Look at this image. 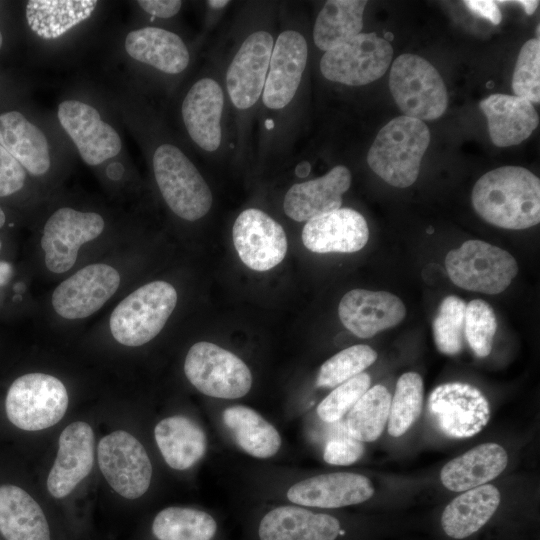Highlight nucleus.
<instances>
[{
    "label": "nucleus",
    "instance_id": "nucleus-1",
    "mask_svg": "<svg viewBox=\"0 0 540 540\" xmlns=\"http://www.w3.org/2000/svg\"><path fill=\"white\" fill-rule=\"evenodd\" d=\"M472 205L486 222L521 230L540 222V180L520 166H502L475 183Z\"/></svg>",
    "mask_w": 540,
    "mask_h": 540
},
{
    "label": "nucleus",
    "instance_id": "nucleus-2",
    "mask_svg": "<svg viewBox=\"0 0 540 540\" xmlns=\"http://www.w3.org/2000/svg\"><path fill=\"white\" fill-rule=\"evenodd\" d=\"M429 143L430 131L423 121L398 116L378 132L367 153V163L386 183L406 188L416 181Z\"/></svg>",
    "mask_w": 540,
    "mask_h": 540
},
{
    "label": "nucleus",
    "instance_id": "nucleus-3",
    "mask_svg": "<svg viewBox=\"0 0 540 540\" xmlns=\"http://www.w3.org/2000/svg\"><path fill=\"white\" fill-rule=\"evenodd\" d=\"M274 42L271 28L259 24L247 29L231 54L224 89L238 124L246 123L260 102Z\"/></svg>",
    "mask_w": 540,
    "mask_h": 540
},
{
    "label": "nucleus",
    "instance_id": "nucleus-4",
    "mask_svg": "<svg viewBox=\"0 0 540 540\" xmlns=\"http://www.w3.org/2000/svg\"><path fill=\"white\" fill-rule=\"evenodd\" d=\"M152 169L158 189L170 210L187 221L204 217L213 195L198 168L177 145L162 142L152 153Z\"/></svg>",
    "mask_w": 540,
    "mask_h": 540
},
{
    "label": "nucleus",
    "instance_id": "nucleus-5",
    "mask_svg": "<svg viewBox=\"0 0 540 540\" xmlns=\"http://www.w3.org/2000/svg\"><path fill=\"white\" fill-rule=\"evenodd\" d=\"M177 304V292L165 281L147 283L113 310L109 325L114 339L125 346H141L156 337Z\"/></svg>",
    "mask_w": 540,
    "mask_h": 540
},
{
    "label": "nucleus",
    "instance_id": "nucleus-6",
    "mask_svg": "<svg viewBox=\"0 0 540 540\" xmlns=\"http://www.w3.org/2000/svg\"><path fill=\"white\" fill-rule=\"evenodd\" d=\"M390 92L405 116L421 121L435 120L448 106L444 81L426 59L405 53L392 63Z\"/></svg>",
    "mask_w": 540,
    "mask_h": 540
},
{
    "label": "nucleus",
    "instance_id": "nucleus-7",
    "mask_svg": "<svg viewBox=\"0 0 540 540\" xmlns=\"http://www.w3.org/2000/svg\"><path fill=\"white\" fill-rule=\"evenodd\" d=\"M445 266L456 286L485 294L503 292L518 272L509 252L481 240H468L449 251Z\"/></svg>",
    "mask_w": 540,
    "mask_h": 540
},
{
    "label": "nucleus",
    "instance_id": "nucleus-8",
    "mask_svg": "<svg viewBox=\"0 0 540 540\" xmlns=\"http://www.w3.org/2000/svg\"><path fill=\"white\" fill-rule=\"evenodd\" d=\"M67 407L68 393L64 384L44 373H29L17 378L5 400L10 422L26 431H39L55 425Z\"/></svg>",
    "mask_w": 540,
    "mask_h": 540
},
{
    "label": "nucleus",
    "instance_id": "nucleus-9",
    "mask_svg": "<svg viewBox=\"0 0 540 540\" xmlns=\"http://www.w3.org/2000/svg\"><path fill=\"white\" fill-rule=\"evenodd\" d=\"M184 372L198 391L210 397L241 398L252 386L251 371L243 360L211 342L201 341L191 346Z\"/></svg>",
    "mask_w": 540,
    "mask_h": 540
},
{
    "label": "nucleus",
    "instance_id": "nucleus-10",
    "mask_svg": "<svg viewBox=\"0 0 540 540\" xmlns=\"http://www.w3.org/2000/svg\"><path fill=\"white\" fill-rule=\"evenodd\" d=\"M308 43L299 30L277 34L260 103L266 116H280L294 104L308 61Z\"/></svg>",
    "mask_w": 540,
    "mask_h": 540
},
{
    "label": "nucleus",
    "instance_id": "nucleus-11",
    "mask_svg": "<svg viewBox=\"0 0 540 540\" xmlns=\"http://www.w3.org/2000/svg\"><path fill=\"white\" fill-rule=\"evenodd\" d=\"M393 56L389 41L375 33H360L324 52L321 74L346 86H363L384 75Z\"/></svg>",
    "mask_w": 540,
    "mask_h": 540
},
{
    "label": "nucleus",
    "instance_id": "nucleus-12",
    "mask_svg": "<svg viewBox=\"0 0 540 540\" xmlns=\"http://www.w3.org/2000/svg\"><path fill=\"white\" fill-rule=\"evenodd\" d=\"M427 408L433 423L444 435L469 438L479 433L490 419V405L473 385L450 382L437 386L429 395Z\"/></svg>",
    "mask_w": 540,
    "mask_h": 540
},
{
    "label": "nucleus",
    "instance_id": "nucleus-13",
    "mask_svg": "<svg viewBox=\"0 0 540 540\" xmlns=\"http://www.w3.org/2000/svg\"><path fill=\"white\" fill-rule=\"evenodd\" d=\"M97 456L103 476L119 495L136 499L148 490L151 461L143 445L130 433L118 430L104 436Z\"/></svg>",
    "mask_w": 540,
    "mask_h": 540
},
{
    "label": "nucleus",
    "instance_id": "nucleus-14",
    "mask_svg": "<svg viewBox=\"0 0 540 540\" xmlns=\"http://www.w3.org/2000/svg\"><path fill=\"white\" fill-rule=\"evenodd\" d=\"M225 101L223 84L210 75L195 80L183 97V126L191 141L205 153L215 154L223 144Z\"/></svg>",
    "mask_w": 540,
    "mask_h": 540
},
{
    "label": "nucleus",
    "instance_id": "nucleus-15",
    "mask_svg": "<svg viewBox=\"0 0 540 540\" xmlns=\"http://www.w3.org/2000/svg\"><path fill=\"white\" fill-rule=\"evenodd\" d=\"M104 219L95 212L70 207L56 210L47 220L41 238L46 267L53 273H64L76 262L81 245L103 232Z\"/></svg>",
    "mask_w": 540,
    "mask_h": 540
},
{
    "label": "nucleus",
    "instance_id": "nucleus-16",
    "mask_svg": "<svg viewBox=\"0 0 540 540\" xmlns=\"http://www.w3.org/2000/svg\"><path fill=\"white\" fill-rule=\"evenodd\" d=\"M57 117L86 164L100 165L122 150L119 133L92 105L80 100H64L58 105Z\"/></svg>",
    "mask_w": 540,
    "mask_h": 540
},
{
    "label": "nucleus",
    "instance_id": "nucleus-17",
    "mask_svg": "<svg viewBox=\"0 0 540 540\" xmlns=\"http://www.w3.org/2000/svg\"><path fill=\"white\" fill-rule=\"evenodd\" d=\"M232 238L241 261L255 271H267L286 256L288 242L283 227L264 211L248 208L236 218Z\"/></svg>",
    "mask_w": 540,
    "mask_h": 540
},
{
    "label": "nucleus",
    "instance_id": "nucleus-18",
    "mask_svg": "<svg viewBox=\"0 0 540 540\" xmlns=\"http://www.w3.org/2000/svg\"><path fill=\"white\" fill-rule=\"evenodd\" d=\"M119 285L120 275L115 268L103 263L90 264L56 287L52 305L65 319L86 318L98 311Z\"/></svg>",
    "mask_w": 540,
    "mask_h": 540
},
{
    "label": "nucleus",
    "instance_id": "nucleus-19",
    "mask_svg": "<svg viewBox=\"0 0 540 540\" xmlns=\"http://www.w3.org/2000/svg\"><path fill=\"white\" fill-rule=\"evenodd\" d=\"M338 314L350 332L359 338H370L398 325L406 315V308L390 292L353 289L342 297Z\"/></svg>",
    "mask_w": 540,
    "mask_h": 540
},
{
    "label": "nucleus",
    "instance_id": "nucleus-20",
    "mask_svg": "<svg viewBox=\"0 0 540 540\" xmlns=\"http://www.w3.org/2000/svg\"><path fill=\"white\" fill-rule=\"evenodd\" d=\"M94 464V433L82 421L69 424L62 431L58 451L47 478V489L55 498L69 495L90 473Z\"/></svg>",
    "mask_w": 540,
    "mask_h": 540
},
{
    "label": "nucleus",
    "instance_id": "nucleus-21",
    "mask_svg": "<svg viewBox=\"0 0 540 540\" xmlns=\"http://www.w3.org/2000/svg\"><path fill=\"white\" fill-rule=\"evenodd\" d=\"M369 229L363 215L339 208L309 221L302 230L304 246L315 253H353L368 242Z\"/></svg>",
    "mask_w": 540,
    "mask_h": 540
},
{
    "label": "nucleus",
    "instance_id": "nucleus-22",
    "mask_svg": "<svg viewBox=\"0 0 540 540\" xmlns=\"http://www.w3.org/2000/svg\"><path fill=\"white\" fill-rule=\"evenodd\" d=\"M374 493L371 481L357 473L335 472L301 480L287 491L294 504L318 508H340L368 500Z\"/></svg>",
    "mask_w": 540,
    "mask_h": 540
},
{
    "label": "nucleus",
    "instance_id": "nucleus-23",
    "mask_svg": "<svg viewBox=\"0 0 540 540\" xmlns=\"http://www.w3.org/2000/svg\"><path fill=\"white\" fill-rule=\"evenodd\" d=\"M351 172L337 165L325 175L292 185L285 194L283 209L294 221H309L341 208L342 196L350 188Z\"/></svg>",
    "mask_w": 540,
    "mask_h": 540
},
{
    "label": "nucleus",
    "instance_id": "nucleus-24",
    "mask_svg": "<svg viewBox=\"0 0 540 540\" xmlns=\"http://www.w3.org/2000/svg\"><path fill=\"white\" fill-rule=\"evenodd\" d=\"M127 55L166 75H179L190 64V51L183 39L164 28L147 26L130 31L124 41Z\"/></svg>",
    "mask_w": 540,
    "mask_h": 540
},
{
    "label": "nucleus",
    "instance_id": "nucleus-25",
    "mask_svg": "<svg viewBox=\"0 0 540 540\" xmlns=\"http://www.w3.org/2000/svg\"><path fill=\"white\" fill-rule=\"evenodd\" d=\"M337 518L303 507L284 505L267 512L260 521V540H336Z\"/></svg>",
    "mask_w": 540,
    "mask_h": 540
},
{
    "label": "nucleus",
    "instance_id": "nucleus-26",
    "mask_svg": "<svg viewBox=\"0 0 540 540\" xmlns=\"http://www.w3.org/2000/svg\"><path fill=\"white\" fill-rule=\"evenodd\" d=\"M479 107L486 116L489 136L498 147L520 144L539 123L533 104L515 95L491 94L480 102Z\"/></svg>",
    "mask_w": 540,
    "mask_h": 540
},
{
    "label": "nucleus",
    "instance_id": "nucleus-27",
    "mask_svg": "<svg viewBox=\"0 0 540 540\" xmlns=\"http://www.w3.org/2000/svg\"><path fill=\"white\" fill-rule=\"evenodd\" d=\"M0 145L33 176L46 174L51 166L48 139L44 132L22 113L0 114Z\"/></svg>",
    "mask_w": 540,
    "mask_h": 540
},
{
    "label": "nucleus",
    "instance_id": "nucleus-28",
    "mask_svg": "<svg viewBox=\"0 0 540 540\" xmlns=\"http://www.w3.org/2000/svg\"><path fill=\"white\" fill-rule=\"evenodd\" d=\"M507 462L508 455L502 446L484 443L446 463L440 480L448 490L464 492L499 476Z\"/></svg>",
    "mask_w": 540,
    "mask_h": 540
},
{
    "label": "nucleus",
    "instance_id": "nucleus-29",
    "mask_svg": "<svg viewBox=\"0 0 540 540\" xmlns=\"http://www.w3.org/2000/svg\"><path fill=\"white\" fill-rule=\"evenodd\" d=\"M500 492L491 484H484L454 498L444 509L441 525L451 538L463 539L482 528L500 504Z\"/></svg>",
    "mask_w": 540,
    "mask_h": 540
},
{
    "label": "nucleus",
    "instance_id": "nucleus-30",
    "mask_svg": "<svg viewBox=\"0 0 540 540\" xmlns=\"http://www.w3.org/2000/svg\"><path fill=\"white\" fill-rule=\"evenodd\" d=\"M0 532L6 540H50L43 510L15 485L0 486Z\"/></svg>",
    "mask_w": 540,
    "mask_h": 540
},
{
    "label": "nucleus",
    "instance_id": "nucleus-31",
    "mask_svg": "<svg viewBox=\"0 0 540 540\" xmlns=\"http://www.w3.org/2000/svg\"><path fill=\"white\" fill-rule=\"evenodd\" d=\"M155 440L165 462L175 470H186L205 454L207 441L201 427L185 416H171L155 426Z\"/></svg>",
    "mask_w": 540,
    "mask_h": 540
},
{
    "label": "nucleus",
    "instance_id": "nucleus-32",
    "mask_svg": "<svg viewBox=\"0 0 540 540\" xmlns=\"http://www.w3.org/2000/svg\"><path fill=\"white\" fill-rule=\"evenodd\" d=\"M97 5L95 0H30L26 19L37 36L55 39L87 20Z\"/></svg>",
    "mask_w": 540,
    "mask_h": 540
},
{
    "label": "nucleus",
    "instance_id": "nucleus-33",
    "mask_svg": "<svg viewBox=\"0 0 540 540\" xmlns=\"http://www.w3.org/2000/svg\"><path fill=\"white\" fill-rule=\"evenodd\" d=\"M222 419L237 445L247 454L266 459L279 451L280 434L255 410L241 405L231 406L223 411Z\"/></svg>",
    "mask_w": 540,
    "mask_h": 540
},
{
    "label": "nucleus",
    "instance_id": "nucleus-34",
    "mask_svg": "<svg viewBox=\"0 0 540 540\" xmlns=\"http://www.w3.org/2000/svg\"><path fill=\"white\" fill-rule=\"evenodd\" d=\"M365 0H329L318 12L313 41L321 51H328L361 33Z\"/></svg>",
    "mask_w": 540,
    "mask_h": 540
},
{
    "label": "nucleus",
    "instance_id": "nucleus-35",
    "mask_svg": "<svg viewBox=\"0 0 540 540\" xmlns=\"http://www.w3.org/2000/svg\"><path fill=\"white\" fill-rule=\"evenodd\" d=\"M216 531L217 523L210 514L187 507L165 508L152 524L158 540H212Z\"/></svg>",
    "mask_w": 540,
    "mask_h": 540
},
{
    "label": "nucleus",
    "instance_id": "nucleus-36",
    "mask_svg": "<svg viewBox=\"0 0 540 540\" xmlns=\"http://www.w3.org/2000/svg\"><path fill=\"white\" fill-rule=\"evenodd\" d=\"M391 395L383 385L369 388L348 412L346 427L350 437L372 442L388 422Z\"/></svg>",
    "mask_w": 540,
    "mask_h": 540
},
{
    "label": "nucleus",
    "instance_id": "nucleus-37",
    "mask_svg": "<svg viewBox=\"0 0 540 540\" xmlns=\"http://www.w3.org/2000/svg\"><path fill=\"white\" fill-rule=\"evenodd\" d=\"M423 406V380L416 372H407L397 381L391 398L388 432L400 437L418 419Z\"/></svg>",
    "mask_w": 540,
    "mask_h": 540
},
{
    "label": "nucleus",
    "instance_id": "nucleus-38",
    "mask_svg": "<svg viewBox=\"0 0 540 540\" xmlns=\"http://www.w3.org/2000/svg\"><path fill=\"white\" fill-rule=\"evenodd\" d=\"M376 359L377 353L368 345L358 344L343 349L322 364L316 385L334 388L362 373Z\"/></svg>",
    "mask_w": 540,
    "mask_h": 540
},
{
    "label": "nucleus",
    "instance_id": "nucleus-39",
    "mask_svg": "<svg viewBox=\"0 0 540 540\" xmlns=\"http://www.w3.org/2000/svg\"><path fill=\"white\" fill-rule=\"evenodd\" d=\"M466 303L455 295L445 297L433 320V336L438 350L446 355L463 348Z\"/></svg>",
    "mask_w": 540,
    "mask_h": 540
},
{
    "label": "nucleus",
    "instance_id": "nucleus-40",
    "mask_svg": "<svg viewBox=\"0 0 540 540\" xmlns=\"http://www.w3.org/2000/svg\"><path fill=\"white\" fill-rule=\"evenodd\" d=\"M496 330V315L486 301L474 299L466 304L464 338L477 357L490 354Z\"/></svg>",
    "mask_w": 540,
    "mask_h": 540
},
{
    "label": "nucleus",
    "instance_id": "nucleus-41",
    "mask_svg": "<svg viewBox=\"0 0 540 540\" xmlns=\"http://www.w3.org/2000/svg\"><path fill=\"white\" fill-rule=\"evenodd\" d=\"M540 40L532 38L526 41L516 61L512 77V89L515 96L533 103L540 101Z\"/></svg>",
    "mask_w": 540,
    "mask_h": 540
},
{
    "label": "nucleus",
    "instance_id": "nucleus-42",
    "mask_svg": "<svg viewBox=\"0 0 540 540\" xmlns=\"http://www.w3.org/2000/svg\"><path fill=\"white\" fill-rule=\"evenodd\" d=\"M370 383V376L362 372L336 386L317 407L320 419L327 423L341 419L369 389Z\"/></svg>",
    "mask_w": 540,
    "mask_h": 540
},
{
    "label": "nucleus",
    "instance_id": "nucleus-43",
    "mask_svg": "<svg viewBox=\"0 0 540 540\" xmlns=\"http://www.w3.org/2000/svg\"><path fill=\"white\" fill-rule=\"evenodd\" d=\"M364 451L363 442L348 435L329 440L324 448L323 458L331 465H350L357 462Z\"/></svg>",
    "mask_w": 540,
    "mask_h": 540
},
{
    "label": "nucleus",
    "instance_id": "nucleus-44",
    "mask_svg": "<svg viewBox=\"0 0 540 540\" xmlns=\"http://www.w3.org/2000/svg\"><path fill=\"white\" fill-rule=\"evenodd\" d=\"M26 170L0 145V197L18 192L25 183Z\"/></svg>",
    "mask_w": 540,
    "mask_h": 540
},
{
    "label": "nucleus",
    "instance_id": "nucleus-45",
    "mask_svg": "<svg viewBox=\"0 0 540 540\" xmlns=\"http://www.w3.org/2000/svg\"><path fill=\"white\" fill-rule=\"evenodd\" d=\"M137 4L144 12L153 17L169 19L179 13L183 2L179 0H140L137 1Z\"/></svg>",
    "mask_w": 540,
    "mask_h": 540
},
{
    "label": "nucleus",
    "instance_id": "nucleus-46",
    "mask_svg": "<svg viewBox=\"0 0 540 540\" xmlns=\"http://www.w3.org/2000/svg\"><path fill=\"white\" fill-rule=\"evenodd\" d=\"M464 4L471 12L489 20L494 25L502 20V14L495 1L467 0Z\"/></svg>",
    "mask_w": 540,
    "mask_h": 540
},
{
    "label": "nucleus",
    "instance_id": "nucleus-47",
    "mask_svg": "<svg viewBox=\"0 0 540 540\" xmlns=\"http://www.w3.org/2000/svg\"><path fill=\"white\" fill-rule=\"evenodd\" d=\"M13 274V268L10 263L0 261V286L9 282Z\"/></svg>",
    "mask_w": 540,
    "mask_h": 540
},
{
    "label": "nucleus",
    "instance_id": "nucleus-48",
    "mask_svg": "<svg viewBox=\"0 0 540 540\" xmlns=\"http://www.w3.org/2000/svg\"><path fill=\"white\" fill-rule=\"evenodd\" d=\"M525 10L526 14L532 15L538 7L539 1L520 0L517 1Z\"/></svg>",
    "mask_w": 540,
    "mask_h": 540
},
{
    "label": "nucleus",
    "instance_id": "nucleus-49",
    "mask_svg": "<svg viewBox=\"0 0 540 540\" xmlns=\"http://www.w3.org/2000/svg\"><path fill=\"white\" fill-rule=\"evenodd\" d=\"M206 4L213 11H219V10H223L225 7H227L230 4V1H228V0H209V1H206Z\"/></svg>",
    "mask_w": 540,
    "mask_h": 540
},
{
    "label": "nucleus",
    "instance_id": "nucleus-50",
    "mask_svg": "<svg viewBox=\"0 0 540 540\" xmlns=\"http://www.w3.org/2000/svg\"><path fill=\"white\" fill-rule=\"evenodd\" d=\"M5 220H6L5 214H4L3 210L0 207V228L4 225Z\"/></svg>",
    "mask_w": 540,
    "mask_h": 540
},
{
    "label": "nucleus",
    "instance_id": "nucleus-51",
    "mask_svg": "<svg viewBox=\"0 0 540 540\" xmlns=\"http://www.w3.org/2000/svg\"><path fill=\"white\" fill-rule=\"evenodd\" d=\"M2 44H3V37H2L1 31H0V49L2 47Z\"/></svg>",
    "mask_w": 540,
    "mask_h": 540
},
{
    "label": "nucleus",
    "instance_id": "nucleus-52",
    "mask_svg": "<svg viewBox=\"0 0 540 540\" xmlns=\"http://www.w3.org/2000/svg\"><path fill=\"white\" fill-rule=\"evenodd\" d=\"M0 250H1V241H0Z\"/></svg>",
    "mask_w": 540,
    "mask_h": 540
}]
</instances>
